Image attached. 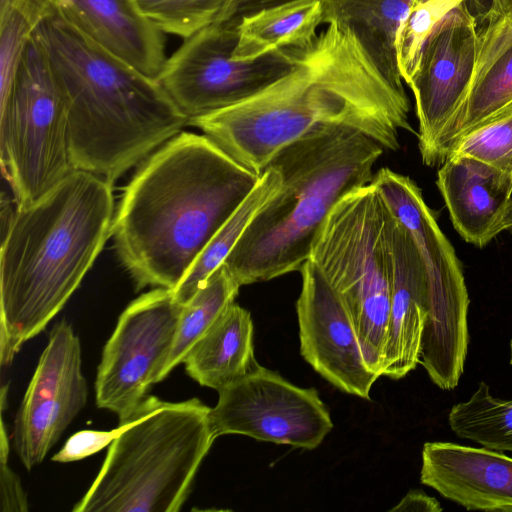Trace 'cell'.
<instances>
[{"label": "cell", "mask_w": 512, "mask_h": 512, "mask_svg": "<svg viewBox=\"0 0 512 512\" xmlns=\"http://www.w3.org/2000/svg\"><path fill=\"white\" fill-rule=\"evenodd\" d=\"M409 112L405 90L380 74L349 32L330 23L286 75L188 124L260 175L281 149L320 125L351 127L396 151L400 130L413 132Z\"/></svg>", "instance_id": "1"}, {"label": "cell", "mask_w": 512, "mask_h": 512, "mask_svg": "<svg viewBox=\"0 0 512 512\" xmlns=\"http://www.w3.org/2000/svg\"><path fill=\"white\" fill-rule=\"evenodd\" d=\"M205 134L180 132L140 163L116 207V253L136 289L174 290L259 180Z\"/></svg>", "instance_id": "2"}, {"label": "cell", "mask_w": 512, "mask_h": 512, "mask_svg": "<svg viewBox=\"0 0 512 512\" xmlns=\"http://www.w3.org/2000/svg\"><path fill=\"white\" fill-rule=\"evenodd\" d=\"M115 210L113 184L84 170H73L35 202L16 208L2 231V366L79 287L112 234Z\"/></svg>", "instance_id": "3"}, {"label": "cell", "mask_w": 512, "mask_h": 512, "mask_svg": "<svg viewBox=\"0 0 512 512\" xmlns=\"http://www.w3.org/2000/svg\"><path fill=\"white\" fill-rule=\"evenodd\" d=\"M34 33L67 105L74 170L113 184L189 123L158 80L97 44L53 6Z\"/></svg>", "instance_id": "4"}, {"label": "cell", "mask_w": 512, "mask_h": 512, "mask_svg": "<svg viewBox=\"0 0 512 512\" xmlns=\"http://www.w3.org/2000/svg\"><path fill=\"white\" fill-rule=\"evenodd\" d=\"M384 148L342 125H320L281 149L269 165L279 193L245 229L224 261L241 286L300 271L333 207L371 183Z\"/></svg>", "instance_id": "5"}, {"label": "cell", "mask_w": 512, "mask_h": 512, "mask_svg": "<svg viewBox=\"0 0 512 512\" xmlns=\"http://www.w3.org/2000/svg\"><path fill=\"white\" fill-rule=\"evenodd\" d=\"M198 398L146 396L123 422L73 512H177L216 436Z\"/></svg>", "instance_id": "6"}, {"label": "cell", "mask_w": 512, "mask_h": 512, "mask_svg": "<svg viewBox=\"0 0 512 512\" xmlns=\"http://www.w3.org/2000/svg\"><path fill=\"white\" fill-rule=\"evenodd\" d=\"M387 214L372 183L349 192L329 213L310 255L343 301L366 365L378 377L384 367L391 306Z\"/></svg>", "instance_id": "7"}, {"label": "cell", "mask_w": 512, "mask_h": 512, "mask_svg": "<svg viewBox=\"0 0 512 512\" xmlns=\"http://www.w3.org/2000/svg\"><path fill=\"white\" fill-rule=\"evenodd\" d=\"M371 183L409 232L425 272L428 313L419 363L436 386L452 390L463 373L469 342V296L461 264L410 177L384 167Z\"/></svg>", "instance_id": "8"}, {"label": "cell", "mask_w": 512, "mask_h": 512, "mask_svg": "<svg viewBox=\"0 0 512 512\" xmlns=\"http://www.w3.org/2000/svg\"><path fill=\"white\" fill-rule=\"evenodd\" d=\"M0 150L3 174L19 208L35 202L74 170L67 105L34 32L10 91L0 102Z\"/></svg>", "instance_id": "9"}, {"label": "cell", "mask_w": 512, "mask_h": 512, "mask_svg": "<svg viewBox=\"0 0 512 512\" xmlns=\"http://www.w3.org/2000/svg\"><path fill=\"white\" fill-rule=\"evenodd\" d=\"M237 41L238 27L212 23L166 59L157 80L189 120L255 96L290 72L306 48L238 61L232 58Z\"/></svg>", "instance_id": "10"}, {"label": "cell", "mask_w": 512, "mask_h": 512, "mask_svg": "<svg viewBox=\"0 0 512 512\" xmlns=\"http://www.w3.org/2000/svg\"><path fill=\"white\" fill-rule=\"evenodd\" d=\"M183 304L172 289L155 288L121 313L106 342L95 380L99 408L125 421L147 396L171 350Z\"/></svg>", "instance_id": "11"}, {"label": "cell", "mask_w": 512, "mask_h": 512, "mask_svg": "<svg viewBox=\"0 0 512 512\" xmlns=\"http://www.w3.org/2000/svg\"><path fill=\"white\" fill-rule=\"evenodd\" d=\"M209 421L216 438L241 434L303 449L318 447L333 428L315 388L298 387L259 364L218 390Z\"/></svg>", "instance_id": "12"}, {"label": "cell", "mask_w": 512, "mask_h": 512, "mask_svg": "<svg viewBox=\"0 0 512 512\" xmlns=\"http://www.w3.org/2000/svg\"><path fill=\"white\" fill-rule=\"evenodd\" d=\"M479 54L480 32L464 1L432 30L407 83L415 99L418 147L426 166L438 165V144L468 99Z\"/></svg>", "instance_id": "13"}, {"label": "cell", "mask_w": 512, "mask_h": 512, "mask_svg": "<svg viewBox=\"0 0 512 512\" xmlns=\"http://www.w3.org/2000/svg\"><path fill=\"white\" fill-rule=\"evenodd\" d=\"M87 396L80 340L63 319L50 331L13 424V448L27 470L44 460Z\"/></svg>", "instance_id": "14"}, {"label": "cell", "mask_w": 512, "mask_h": 512, "mask_svg": "<svg viewBox=\"0 0 512 512\" xmlns=\"http://www.w3.org/2000/svg\"><path fill=\"white\" fill-rule=\"evenodd\" d=\"M300 273L296 313L302 357L342 392L369 400L378 376L366 365L343 301L312 260L303 264Z\"/></svg>", "instance_id": "15"}, {"label": "cell", "mask_w": 512, "mask_h": 512, "mask_svg": "<svg viewBox=\"0 0 512 512\" xmlns=\"http://www.w3.org/2000/svg\"><path fill=\"white\" fill-rule=\"evenodd\" d=\"M420 481L467 510L512 512V458L495 450L427 442Z\"/></svg>", "instance_id": "16"}, {"label": "cell", "mask_w": 512, "mask_h": 512, "mask_svg": "<svg viewBox=\"0 0 512 512\" xmlns=\"http://www.w3.org/2000/svg\"><path fill=\"white\" fill-rule=\"evenodd\" d=\"M386 236L391 257L392 282L382 376L398 380L415 369L419 363L423 328L428 313V290L415 244L389 207Z\"/></svg>", "instance_id": "17"}, {"label": "cell", "mask_w": 512, "mask_h": 512, "mask_svg": "<svg viewBox=\"0 0 512 512\" xmlns=\"http://www.w3.org/2000/svg\"><path fill=\"white\" fill-rule=\"evenodd\" d=\"M437 186L455 230L476 247L504 231L512 200V178L476 159L448 156L437 172Z\"/></svg>", "instance_id": "18"}, {"label": "cell", "mask_w": 512, "mask_h": 512, "mask_svg": "<svg viewBox=\"0 0 512 512\" xmlns=\"http://www.w3.org/2000/svg\"><path fill=\"white\" fill-rule=\"evenodd\" d=\"M97 44L157 80L166 61L163 33L136 0H49Z\"/></svg>", "instance_id": "19"}, {"label": "cell", "mask_w": 512, "mask_h": 512, "mask_svg": "<svg viewBox=\"0 0 512 512\" xmlns=\"http://www.w3.org/2000/svg\"><path fill=\"white\" fill-rule=\"evenodd\" d=\"M415 0H324L322 23L349 32L368 59L393 86L404 89L399 70L398 30Z\"/></svg>", "instance_id": "20"}, {"label": "cell", "mask_w": 512, "mask_h": 512, "mask_svg": "<svg viewBox=\"0 0 512 512\" xmlns=\"http://www.w3.org/2000/svg\"><path fill=\"white\" fill-rule=\"evenodd\" d=\"M183 363L186 373L198 384L217 391L252 370L258 363L250 312L231 303Z\"/></svg>", "instance_id": "21"}, {"label": "cell", "mask_w": 512, "mask_h": 512, "mask_svg": "<svg viewBox=\"0 0 512 512\" xmlns=\"http://www.w3.org/2000/svg\"><path fill=\"white\" fill-rule=\"evenodd\" d=\"M323 1H301L245 17L232 58L252 60L277 49L309 46L322 23Z\"/></svg>", "instance_id": "22"}, {"label": "cell", "mask_w": 512, "mask_h": 512, "mask_svg": "<svg viewBox=\"0 0 512 512\" xmlns=\"http://www.w3.org/2000/svg\"><path fill=\"white\" fill-rule=\"evenodd\" d=\"M280 172L268 165L259 180L231 217L196 258L185 277L173 290L180 304L187 303L207 279L224 263L256 215L279 193Z\"/></svg>", "instance_id": "23"}, {"label": "cell", "mask_w": 512, "mask_h": 512, "mask_svg": "<svg viewBox=\"0 0 512 512\" xmlns=\"http://www.w3.org/2000/svg\"><path fill=\"white\" fill-rule=\"evenodd\" d=\"M239 288L240 285L222 264L194 296L183 304L171 350L155 378V384L183 363L192 347L234 302Z\"/></svg>", "instance_id": "24"}, {"label": "cell", "mask_w": 512, "mask_h": 512, "mask_svg": "<svg viewBox=\"0 0 512 512\" xmlns=\"http://www.w3.org/2000/svg\"><path fill=\"white\" fill-rule=\"evenodd\" d=\"M448 422L459 438L512 452V400L494 398L483 381L469 400L451 408Z\"/></svg>", "instance_id": "25"}, {"label": "cell", "mask_w": 512, "mask_h": 512, "mask_svg": "<svg viewBox=\"0 0 512 512\" xmlns=\"http://www.w3.org/2000/svg\"><path fill=\"white\" fill-rule=\"evenodd\" d=\"M512 103V45L475 80L459 115L438 144L442 164L453 142L473 126Z\"/></svg>", "instance_id": "26"}, {"label": "cell", "mask_w": 512, "mask_h": 512, "mask_svg": "<svg viewBox=\"0 0 512 512\" xmlns=\"http://www.w3.org/2000/svg\"><path fill=\"white\" fill-rule=\"evenodd\" d=\"M450 155L476 159L512 178V103L458 137Z\"/></svg>", "instance_id": "27"}, {"label": "cell", "mask_w": 512, "mask_h": 512, "mask_svg": "<svg viewBox=\"0 0 512 512\" xmlns=\"http://www.w3.org/2000/svg\"><path fill=\"white\" fill-rule=\"evenodd\" d=\"M51 8L49 0H20L0 16V102L10 91L30 37Z\"/></svg>", "instance_id": "28"}, {"label": "cell", "mask_w": 512, "mask_h": 512, "mask_svg": "<svg viewBox=\"0 0 512 512\" xmlns=\"http://www.w3.org/2000/svg\"><path fill=\"white\" fill-rule=\"evenodd\" d=\"M142 13L162 32L184 40L216 20L227 0H136Z\"/></svg>", "instance_id": "29"}, {"label": "cell", "mask_w": 512, "mask_h": 512, "mask_svg": "<svg viewBox=\"0 0 512 512\" xmlns=\"http://www.w3.org/2000/svg\"><path fill=\"white\" fill-rule=\"evenodd\" d=\"M466 0H427L414 2L401 24L397 39L396 52L402 79L410 80L423 45L435 26L456 6Z\"/></svg>", "instance_id": "30"}, {"label": "cell", "mask_w": 512, "mask_h": 512, "mask_svg": "<svg viewBox=\"0 0 512 512\" xmlns=\"http://www.w3.org/2000/svg\"><path fill=\"white\" fill-rule=\"evenodd\" d=\"M487 24L480 32V54L475 80L512 45V0H492Z\"/></svg>", "instance_id": "31"}, {"label": "cell", "mask_w": 512, "mask_h": 512, "mask_svg": "<svg viewBox=\"0 0 512 512\" xmlns=\"http://www.w3.org/2000/svg\"><path fill=\"white\" fill-rule=\"evenodd\" d=\"M9 439L3 419L0 437V506L2 512H26L28 502L18 475L8 465Z\"/></svg>", "instance_id": "32"}, {"label": "cell", "mask_w": 512, "mask_h": 512, "mask_svg": "<svg viewBox=\"0 0 512 512\" xmlns=\"http://www.w3.org/2000/svg\"><path fill=\"white\" fill-rule=\"evenodd\" d=\"M118 433L111 431L81 430L70 436L52 461L68 463L89 457L110 445Z\"/></svg>", "instance_id": "33"}, {"label": "cell", "mask_w": 512, "mask_h": 512, "mask_svg": "<svg viewBox=\"0 0 512 512\" xmlns=\"http://www.w3.org/2000/svg\"><path fill=\"white\" fill-rule=\"evenodd\" d=\"M301 1L306 0H227L214 23L238 27L245 17Z\"/></svg>", "instance_id": "34"}, {"label": "cell", "mask_w": 512, "mask_h": 512, "mask_svg": "<svg viewBox=\"0 0 512 512\" xmlns=\"http://www.w3.org/2000/svg\"><path fill=\"white\" fill-rule=\"evenodd\" d=\"M436 499L419 490H412L390 511H441Z\"/></svg>", "instance_id": "35"}, {"label": "cell", "mask_w": 512, "mask_h": 512, "mask_svg": "<svg viewBox=\"0 0 512 512\" xmlns=\"http://www.w3.org/2000/svg\"><path fill=\"white\" fill-rule=\"evenodd\" d=\"M20 0H0V16L7 13Z\"/></svg>", "instance_id": "36"}, {"label": "cell", "mask_w": 512, "mask_h": 512, "mask_svg": "<svg viewBox=\"0 0 512 512\" xmlns=\"http://www.w3.org/2000/svg\"><path fill=\"white\" fill-rule=\"evenodd\" d=\"M504 231H509L512 233V200L505 219Z\"/></svg>", "instance_id": "37"}, {"label": "cell", "mask_w": 512, "mask_h": 512, "mask_svg": "<svg viewBox=\"0 0 512 512\" xmlns=\"http://www.w3.org/2000/svg\"><path fill=\"white\" fill-rule=\"evenodd\" d=\"M510 347H511V359H510V363L512 364V340L510 342Z\"/></svg>", "instance_id": "38"}, {"label": "cell", "mask_w": 512, "mask_h": 512, "mask_svg": "<svg viewBox=\"0 0 512 512\" xmlns=\"http://www.w3.org/2000/svg\"><path fill=\"white\" fill-rule=\"evenodd\" d=\"M416 2H424V1H427V0H415Z\"/></svg>", "instance_id": "39"}]
</instances>
